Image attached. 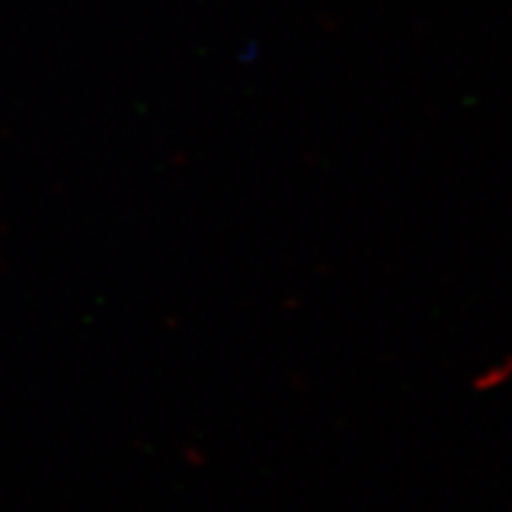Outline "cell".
<instances>
[{"label":"cell","instance_id":"6da1fadb","mask_svg":"<svg viewBox=\"0 0 512 512\" xmlns=\"http://www.w3.org/2000/svg\"><path fill=\"white\" fill-rule=\"evenodd\" d=\"M512 384V354L496 356L494 361L484 363L475 375L470 377V389L479 396L503 392Z\"/></svg>","mask_w":512,"mask_h":512}]
</instances>
